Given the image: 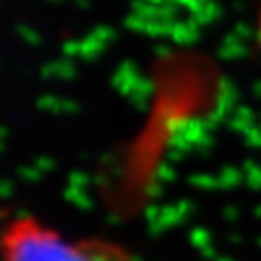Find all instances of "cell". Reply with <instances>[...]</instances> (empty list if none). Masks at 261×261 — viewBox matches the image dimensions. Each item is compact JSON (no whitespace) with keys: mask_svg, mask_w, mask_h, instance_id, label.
Wrapping results in <instances>:
<instances>
[{"mask_svg":"<svg viewBox=\"0 0 261 261\" xmlns=\"http://www.w3.org/2000/svg\"><path fill=\"white\" fill-rule=\"evenodd\" d=\"M5 261H132L107 241H68L33 218H15L5 232Z\"/></svg>","mask_w":261,"mask_h":261,"instance_id":"1","label":"cell"}]
</instances>
